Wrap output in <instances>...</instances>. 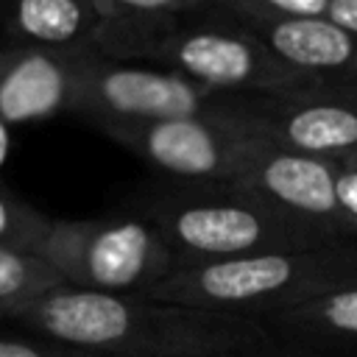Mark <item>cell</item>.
<instances>
[{
    "label": "cell",
    "instance_id": "4fadbf2b",
    "mask_svg": "<svg viewBox=\"0 0 357 357\" xmlns=\"http://www.w3.org/2000/svg\"><path fill=\"white\" fill-rule=\"evenodd\" d=\"M100 22L95 0H0V31L8 45L92 50Z\"/></svg>",
    "mask_w": 357,
    "mask_h": 357
},
{
    "label": "cell",
    "instance_id": "9c48e42d",
    "mask_svg": "<svg viewBox=\"0 0 357 357\" xmlns=\"http://www.w3.org/2000/svg\"><path fill=\"white\" fill-rule=\"evenodd\" d=\"M335 170L337 165L329 159L262 142L231 184L254 192L284 215L318 229L329 240L357 243L335 201Z\"/></svg>",
    "mask_w": 357,
    "mask_h": 357
},
{
    "label": "cell",
    "instance_id": "30bf717a",
    "mask_svg": "<svg viewBox=\"0 0 357 357\" xmlns=\"http://www.w3.org/2000/svg\"><path fill=\"white\" fill-rule=\"evenodd\" d=\"M84 53L0 45V123L22 126L70 112Z\"/></svg>",
    "mask_w": 357,
    "mask_h": 357
},
{
    "label": "cell",
    "instance_id": "277c9868",
    "mask_svg": "<svg viewBox=\"0 0 357 357\" xmlns=\"http://www.w3.org/2000/svg\"><path fill=\"white\" fill-rule=\"evenodd\" d=\"M139 215L159 229L176 259V271L251 254L337 243L234 184H176L151 195Z\"/></svg>",
    "mask_w": 357,
    "mask_h": 357
},
{
    "label": "cell",
    "instance_id": "e0dca14e",
    "mask_svg": "<svg viewBox=\"0 0 357 357\" xmlns=\"http://www.w3.org/2000/svg\"><path fill=\"white\" fill-rule=\"evenodd\" d=\"M218 6L237 17H324L329 0H218Z\"/></svg>",
    "mask_w": 357,
    "mask_h": 357
},
{
    "label": "cell",
    "instance_id": "5bb4252c",
    "mask_svg": "<svg viewBox=\"0 0 357 357\" xmlns=\"http://www.w3.org/2000/svg\"><path fill=\"white\" fill-rule=\"evenodd\" d=\"M56 284H61L59 273L39 257L0 248V321Z\"/></svg>",
    "mask_w": 357,
    "mask_h": 357
},
{
    "label": "cell",
    "instance_id": "7402d4cb",
    "mask_svg": "<svg viewBox=\"0 0 357 357\" xmlns=\"http://www.w3.org/2000/svg\"><path fill=\"white\" fill-rule=\"evenodd\" d=\"M8 151H11V126L0 123V170L8 162Z\"/></svg>",
    "mask_w": 357,
    "mask_h": 357
},
{
    "label": "cell",
    "instance_id": "9a60e30c",
    "mask_svg": "<svg viewBox=\"0 0 357 357\" xmlns=\"http://www.w3.org/2000/svg\"><path fill=\"white\" fill-rule=\"evenodd\" d=\"M50 215L39 212L36 206H31L0 184V248L36 257V248L50 231Z\"/></svg>",
    "mask_w": 357,
    "mask_h": 357
},
{
    "label": "cell",
    "instance_id": "6da1fadb",
    "mask_svg": "<svg viewBox=\"0 0 357 357\" xmlns=\"http://www.w3.org/2000/svg\"><path fill=\"white\" fill-rule=\"evenodd\" d=\"M6 321L114 357H215L276 343L254 318L70 284L33 296Z\"/></svg>",
    "mask_w": 357,
    "mask_h": 357
},
{
    "label": "cell",
    "instance_id": "44dd1931",
    "mask_svg": "<svg viewBox=\"0 0 357 357\" xmlns=\"http://www.w3.org/2000/svg\"><path fill=\"white\" fill-rule=\"evenodd\" d=\"M324 17L357 36V0H329Z\"/></svg>",
    "mask_w": 357,
    "mask_h": 357
},
{
    "label": "cell",
    "instance_id": "7a4b0ae2",
    "mask_svg": "<svg viewBox=\"0 0 357 357\" xmlns=\"http://www.w3.org/2000/svg\"><path fill=\"white\" fill-rule=\"evenodd\" d=\"M92 50L117 61L162 67L231 95H284L324 86L276 59L259 36L220 6L162 17L103 20Z\"/></svg>",
    "mask_w": 357,
    "mask_h": 357
},
{
    "label": "cell",
    "instance_id": "ba28073f",
    "mask_svg": "<svg viewBox=\"0 0 357 357\" xmlns=\"http://www.w3.org/2000/svg\"><path fill=\"white\" fill-rule=\"evenodd\" d=\"M229 120L284 151L329 159L335 165L357 162V86L240 95Z\"/></svg>",
    "mask_w": 357,
    "mask_h": 357
},
{
    "label": "cell",
    "instance_id": "5b68a950",
    "mask_svg": "<svg viewBox=\"0 0 357 357\" xmlns=\"http://www.w3.org/2000/svg\"><path fill=\"white\" fill-rule=\"evenodd\" d=\"M36 257L47 262L61 284L142 296L176 271V259L159 229L142 215L53 218Z\"/></svg>",
    "mask_w": 357,
    "mask_h": 357
},
{
    "label": "cell",
    "instance_id": "ac0fdd59",
    "mask_svg": "<svg viewBox=\"0 0 357 357\" xmlns=\"http://www.w3.org/2000/svg\"><path fill=\"white\" fill-rule=\"evenodd\" d=\"M0 357H114V354L81 349L47 335H33V337H0Z\"/></svg>",
    "mask_w": 357,
    "mask_h": 357
},
{
    "label": "cell",
    "instance_id": "ffe728a7",
    "mask_svg": "<svg viewBox=\"0 0 357 357\" xmlns=\"http://www.w3.org/2000/svg\"><path fill=\"white\" fill-rule=\"evenodd\" d=\"M215 357H332L324 351H312L304 346H290V343H271L262 349H248V351H231V354H215Z\"/></svg>",
    "mask_w": 357,
    "mask_h": 357
},
{
    "label": "cell",
    "instance_id": "52a82bcc",
    "mask_svg": "<svg viewBox=\"0 0 357 357\" xmlns=\"http://www.w3.org/2000/svg\"><path fill=\"white\" fill-rule=\"evenodd\" d=\"M100 131L181 187L231 184L265 142L234 120L212 117L109 123Z\"/></svg>",
    "mask_w": 357,
    "mask_h": 357
},
{
    "label": "cell",
    "instance_id": "8992f818",
    "mask_svg": "<svg viewBox=\"0 0 357 357\" xmlns=\"http://www.w3.org/2000/svg\"><path fill=\"white\" fill-rule=\"evenodd\" d=\"M237 100L240 95L209 89L170 70L117 61L86 50L78 67L70 114H78L98 128L109 123H153L181 117L229 120Z\"/></svg>",
    "mask_w": 357,
    "mask_h": 357
},
{
    "label": "cell",
    "instance_id": "2e32d148",
    "mask_svg": "<svg viewBox=\"0 0 357 357\" xmlns=\"http://www.w3.org/2000/svg\"><path fill=\"white\" fill-rule=\"evenodd\" d=\"M103 20L114 17H162V14H184L215 8L218 0H95Z\"/></svg>",
    "mask_w": 357,
    "mask_h": 357
},
{
    "label": "cell",
    "instance_id": "7c38bea8",
    "mask_svg": "<svg viewBox=\"0 0 357 357\" xmlns=\"http://www.w3.org/2000/svg\"><path fill=\"white\" fill-rule=\"evenodd\" d=\"M262 324L279 343L304 346L332 357H357V276L271 315Z\"/></svg>",
    "mask_w": 357,
    "mask_h": 357
},
{
    "label": "cell",
    "instance_id": "3957f363",
    "mask_svg": "<svg viewBox=\"0 0 357 357\" xmlns=\"http://www.w3.org/2000/svg\"><path fill=\"white\" fill-rule=\"evenodd\" d=\"M357 276V243H329L178 268L148 298L268 321Z\"/></svg>",
    "mask_w": 357,
    "mask_h": 357
},
{
    "label": "cell",
    "instance_id": "8fae6325",
    "mask_svg": "<svg viewBox=\"0 0 357 357\" xmlns=\"http://www.w3.org/2000/svg\"><path fill=\"white\" fill-rule=\"evenodd\" d=\"M237 17V14H234ZM287 67L324 86H357V36L326 17H237Z\"/></svg>",
    "mask_w": 357,
    "mask_h": 357
},
{
    "label": "cell",
    "instance_id": "d6986e66",
    "mask_svg": "<svg viewBox=\"0 0 357 357\" xmlns=\"http://www.w3.org/2000/svg\"><path fill=\"white\" fill-rule=\"evenodd\" d=\"M335 201L349 229L357 237V162L337 165L335 170Z\"/></svg>",
    "mask_w": 357,
    "mask_h": 357
}]
</instances>
